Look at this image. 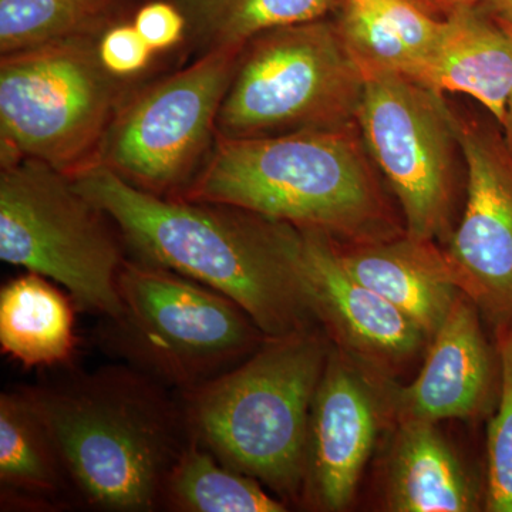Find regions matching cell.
Masks as SVG:
<instances>
[{
  "label": "cell",
  "instance_id": "6da1fadb",
  "mask_svg": "<svg viewBox=\"0 0 512 512\" xmlns=\"http://www.w3.org/2000/svg\"><path fill=\"white\" fill-rule=\"evenodd\" d=\"M72 180L137 259L227 296L266 338L318 325L301 229L235 205L151 194L100 165Z\"/></svg>",
  "mask_w": 512,
  "mask_h": 512
},
{
  "label": "cell",
  "instance_id": "7a4b0ae2",
  "mask_svg": "<svg viewBox=\"0 0 512 512\" xmlns=\"http://www.w3.org/2000/svg\"><path fill=\"white\" fill-rule=\"evenodd\" d=\"M25 390L52 434L76 503L106 512L163 510L165 484L192 440L180 394L127 363Z\"/></svg>",
  "mask_w": 512,
  "mask_h": 512
},
{
  "label": "cell",
  "instance_id": "3957f363",
  "mask_svg": "<svg viewBox=\"0 0 512 512\" xmlns=\"http://www.w3.org/2000/svg\"><path fill=\"white\" fill-rule=\"evenodd\" d=\"M357 120L276 136L217 138L178 198L218 202L342 244L404 234Z\"/></svg>",
  "mask_w": 512,
  "mask_h": 512
},
{
  "label": "cell",
  "instance_id": "277c9868",
  "mask_svg": "<svg viewBox=\"0 0 512 512\" xmlns=\"http://www.w3.org/2000/svg\"><path fill=\"white\" fill-rule=\"evenodd\" d=\"M330 349L316 326L266 338L234 369L178 393L192 436L281 500L302 501L309 419Z\"/></svg>",
  "mask_w": 512,
  "mask_h": 512
},
{
  "label": "cell",
  "instance_id": "5b68a950",
  "mask_svg": "<svg viewBox=\"0 0 512 512\" xmlns=\"http://www.w3.org/2000/svg\"><path fill=\"white\" fill-rule=\"evenodd\" d=\"M119 293L123 308L103 319L101 346L177 393L224 375L266 340L238 303L140 259L124 262Z\"/></svg>",
  "mask_w": 512,
  "mask_h": 512
},
{
  "label": "cell",
  "instance_id": "8992f818",
  "mask_svg": "<svg viewBox=\"0 0 512 512\" xmlns=\"http://www.w3.org/2000/svg\"><path fill=\"white\" fill-rule=\"evenodd\" d=\"M99 37L57 40L2 55V165L42 161L67 177L90 170L123 104V79L104 69Z\"/></svg>",
  "mask_w": 512,
  "mask_h": 512
},
{
  "label": "cell",
  "instance_id": "52a82bcc",
  "mask_svg": "<svg viewBox=\"0 0 512 512\" xmlns=\"http://www.w3.org/2000/svg\"><path fill=\"white\" fill-rule=\"evenodd\" d=\"M119 229L73 180L22 158L0 171V259L62 285L79 311L116 318L126 258Z\"/></svg>",
  "mask_w": 512,
  "mask_h": 512
},
{
  "label": "cell",
  "instance_id": "ba28073f",
  "mask_svg": "<svg viewBox=\"0 0 512 512\" xmlns=\"http://www.w3.org/2000/svg\"><path fill=\"white\" fill-rule=\"evenodd\" d=\"M365 82L335 20L268 30L242 50L218 114L217 138L353 123Z\"/></svg>",
  "mask_w": 512,
  "mask_h": 512
},
{
  "label": "cell",
  "instance_id": "9c48e42d",
  "mask_svg": "<svg viewBox=\"0 0 512 512\" xmlns=\"http://www.w3.org/2000/svg\"><path fill=\"white\" fill-rule=\"evenodd\" d=\"M244 47L208 50L184 69L126 97L96 165L140 190L181 197L217 141L222 100Z\"/></svg>",
  "mask_w": 512,
  "mask_h": 512
},
{
  "label": "cell",
  "instance_id": "30bf717a",
  "mask_svg": "<svg viewBox=\"0 0 512 512\" xmlns=\"http://www.w3.org/2000/svg\"><path fill=\"white\" fill-rule=\"evenodd\" d=\"M357 124L376 167L402 207L409 237H446L456 200V114L399 73L367 74Z\"/></svg>",
  "mask_w": 512,
  "mask_h": 512
},
{
  "label": "cell",
  "instance_id": "8fae6325",
  "mask_svg": "<svg viewBox=\"0 0 512 512\" xmlns=\"http://www.w3.org/2000/svg\"><path fill=\"white\" fill-rule=\"evenodd\" d=\"M393 389L332 343L309 419L302 501L329 512L352 504L380 430L393 423Z\"/></svg>",
  "mask_w": 512,
  "mask_h": 512
},
{
  "label": "cell",
  "instance_id": "7c38bea8",
  "mask_svg": "<svg viewBox=\"0 0 512 512\" xmlns=\"http://www.w3.org/2000/svg\"><path fill=\"white\" fill-rule=\"evenodd\" d=\"M456 131L467 202L444 254L458 289L495 325L512 315V154L501 128L456 114Z\"/></svg>",
  "mask_w": 512,
  "mask_h": 512
},
{
  "label": "cell",
  "instance_id": "4fadbf2b",
  "mask_svg": "<svg viewBox=\"0 0 512 512\" xmlns=\"http://www.w3.org/2000/svg\"><path fill=\"white\" fill-rule=\"evenodd\" d=\"M313 315L330 342L380 375H399L429 346L419 326L340 261L335 239L302 231Z\"/></svg>",
  "mask_w": 512,
  "mask_h": 512
},
{
  "label": "cell",
  "instance_id": "5bb4252c",
  "mask_svg": "<svg viewBox=\"0 0 512 512\" xmlns=\"http://www.w3.org/2000/svg\"><path fill=\"white\" fill-rule=\"evenodd\" d=\"M478 312L466 293H458L427 346L419 376L409 386L394 384L393 423L420 420L439 424L483 413L493 394L495 357Z\"/></svg>",
  "mask_w": 512,
  "mask_h": 512
},
{
  "label": "cell",
  "instance_id": "9a60e30c",
  "mask_svg": "<svg viewBox=\"0 0 512 512\" xmlns=\"http://www.w3.org/2000/svg\"><path fill=\"white\" fill-rule=\"evenodd\" d=\"M340 261L357 281L396 306L434 338L460 293L446 254L434 241L404 234L366 244L336 241Z\"/></svg>",
  "mask_w": 512,
  "mask_h": 512
},
{
  "label": "cell",
  "instance_id": "2e32d148",
  "mask_svg": "<svg viewBox=\"0 0 512 512\" xmlns=\"http://www.w3.org/2000/svg\"><path fill=\"white\" fill-rule=\"evenodd\" d=\"M444 20L439 45L414 82L473 97L501 128L512 93V36L477 6L451 10Z\"/></svg>",
  "mask_w": 512,
  "mask_h": 512
},
{
  "label": "cell",
  "instance_id": "e0dca14e",
  "mask_svg": "<svg viewBox=\"0 0 512 512\" xmlns=\"http://www.w3.org/2000/svg\"><path fill=\"white\" fill-rule=\"evenodd\" d=\"M387 458L386 505L394 512H473L485 507L478 483L437 423L399 420Z\"/></svg>",
  "mask_w": 512,
  "mask_h": 512
},
{
  "label": "cell",
  "instance_id": "ac0fdd59",
  "mask_svg": "<svg viewBox=\"0 0 512 512\" xmlns=\"http://www.w3.org/2000/svg\"><path fill=\"white\" fill-rule=\"evenodd\" d=\"M336 10L340 36L365 76L390 72L416 80L446 26L421 0H340Z\"/></svg>",
  "mask_w": 512,
  "mask_h": 512
},
{
  "label": "cell",
  "instance_id": "d6986e66",
  "mask_svg": "<svg viewBox=\"0 0 512 512\" xmlns=\"http://www.w3.org/2000/svg\"><path fill=\"white\" fill-rule=\"evenodd\" d=\"M0 494L3 511L76 503L52 434L25 387L0 394Z\"/></svg>",
  "mask_w": 512,
  "mask_h": 512
},
{
  "label": "cell",
  "instance_id": "ffe728a7",
  "mask_svg": "<svg viewBox=\"0 0 512 512\" xmlns=\"http://www.w3.org/2000/svg\"><path fill=\"white\" fill-rule=\"evenodd\" d=\"M74 302L50 279L28 272L0 291V346L25 367L62 366L76 355Z\"/></svg>",
  "mask_w": 512,
  "mask_h": 512
},
{
  "label": "cell",
  "instance_id": "44dd1931",
  "mask_svg": "<svg viewBox=\"0 0 512 512\" xmlns=\"http://www.w3.org/2000/svg\"><path fill=\"white\" fill-rule=\"evenodd\" d=\"M163 510L284 512L288 508L264 484L225 466L192 436L165 484Z\"/></svg>",
  "mask_w": 512,
  "mask_h": 512
},
{
  "label": "cell",
  "instance_id": "7402d4cb",
  "mask_svg": "<svg viewBox=\"0 0 512 512\" xmlns=\"http://www.w3.org/2000/svg\"><path fill=\"white\" fill-rule=\"evenodd\" d=\"M202 52L245 46L249 40L282 26L325 18L340 0H174Z\"/></svg>",
  "mask_w": 512,
  "mask_h": 512
},
{
  "label": "cell",
  "instance_id": "603a6c76",
  "mask_svg": "<svg viewBox=\"0 0 512 512\" xmlns=\"http://www.w3.org/2000/svg\"><path fill=\"white\" fill-rule=\"evenodd\" d=\"M124 0H0V52L72 37H100Z\"/></svg>",
  "mask_w": 512,
  "mask_h": 512
},
{
  "label": "cell",
  "instance_id": "cb8c5ba5",
  "mask_svg": "<svg viewBox=\"0 0 512 512\" xmlns=\"http://www.w3.org/2000/svg\"><path fill=\"white\" fill-rule=\"evenodd\" d=\"M500 399L488 427L485 511L512 512V315L495 323Z\"/></svg>",
  "mask_w": 512,
  "mask_h": 512
},
{
  "label": "cell",
  "instance_id": "d4e9b609",
  "mask_svg": "<svg viewBox=\"0 0 512 512\" xmlns=\"http://www.w3.org/2000/svg\"><path fill=\"white\" fill-rule=\"evenodd\" d=\"M97 52L104 69L123 80L146 70L156 53L133 23H114L104 30Z\"/></svg>",
  "mask_w": 512,
  "mask_h": 512
},
{
  "label": "cell",
  "instance_id": "484cf974",
  "mask_svg": "<svg viewBox=\"0 0 512 512\" xmlns=\"http://www.w3.org/2000/svg\"><path fill=\"white\" fill-rule=\"evenodd\" d=\"M133 25L154 52H165L184 39L188 20L175 3L154 0L137 10Z\"/></svg>",
  "mask_w": 512,
  "mask_h": 512
},
{
  "label": "cell",
  "instance_id": "4316f807",
  "mask_svg": "<svg viewBox=\"0 0 512 512\" xmlns=\"http://www.w3.org/2000/svg\"><path fill=\"white\" fill-rule=\"evenodd\" d=\"M477 8L494 19L512 18V0H483Z\"/></svg>",
  "mask_w": 512,
  "mask_h": 512
},
{
  "label": "cell",
  "instance_id": "83f0119b",
  "mask_svg": "<svg viewBox=\"0 0 512 512\" xmlns=\"http://www.w3.org/2000/svg\"><path fill=\"white\" fill-rule=\"evenodd\" d=\"M427 8L436 12H443L444 15L450 13L451 10L460 8H471V6H477L478 3L483 0H421Z\"/></svg>",
  "mask_w": 512,
  "mask_h": 512
},
{
  "label": "cell",
  "instance_id": "f1b7e54d",
  "mask_svg": "<svg viewBox=\"0 0 512 512\" xmlns=\"http://www.w3.org/2000/svg\"><path fill=\"white\" fill-rule=\"evenodd\" d=\"M497 20L501 23V25L504 26L505 29L508 30V33H510L512 36V18ZM501 130H503L505 143H507V146L510 148L512 154V93L510 101H508L507 114H505V120L503 126H501Z\"/></svg>",
  "mask_w": 512,
  "mask_h": 512
}]
</instances>
